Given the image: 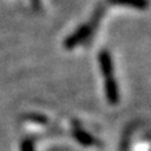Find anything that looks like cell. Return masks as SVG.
Listing matches in <instances>:
<instances>
[{
	"mask_svg": "<svg viewBox=\"0 0 151 151\" xmlns=\"http://www.w3.org/2000/svg\"><path fill=\"white\" fill-rule=\"evenodd\" d=\"M22 151H35V137L32 138H24L20 145Z\"/></svg>",
	"mask_w": 151,
	"mask_h": 151,
	"instance_id": "obj_6",
	"label": "cell"
},
{
	"mask_svg": "<svg viewBox=\"0 0 151 151\" xmlns=\"http://www.w3.org/2000/svg\"><path fill=\"white\" fill-rule=\"evenodd\" d=\"M98 60H99V67L104 76V92L107 102L110 104L115 106L119 103V90H118V83L114 78V63L112 58L109 51H100L98 54Z\"/></svg>",
	"mask_w": 151,
	"mask_h": 151,
	"instance_id": "obj_2",
	"label": "cell"
},
{
	"mask_svg": "<svg viewBox=\"0 0 151 151\" xmlns=\"http://www.w3.org/2000/svg\"><path fill=\"white\" fill-rule=\"evenodd\" d=\"M111 6H123L137 9H147L150 7L148 0H106Z\"/></svg>",
	"mask_w": 151,
	"mask_h": 151,
	"instance_id": "obj_4",
	"label": "cell"
},
{
	"mask_svg": "<svg viewBox=\"0 0 151 151\" xmlns=\"http://www.w3.org/2000/svg\"><path fill=\"white\" fill-rule=\"evenodd\" d=\"M106 9L107 8H106L104 3L98 4L95 11H94V14H92V16H91V19H90L86 24H83V26H80L79 28H76L70 36H67L66 39H64V43H63L64 48L72 50V48H75V47L80 46L82 43L87 42V40L95 34V31L98 29L100 20H102V17L104 16V14H106Z\"/></svg>",
	"mask_w": 151,
	"mask_h": 151,
	"instance_id": "obj_1",
	"label": "cell"
},
{
	"mask_svg": "<svg viewBox=\"0 0 151 151\" xmlns=\"http://www.w3.org/2000/svg\"><path fill=\"white\" fill-rule=\"evenodd\" d=\"M72 137L79 145L84 146V147H90V146H100V142L98 139H95L90 132H87L82 126L78 122L72 123Z\"/></svg>",
	"mask_w": 151,
	"mask_h": 151,
	"instance_id": "obj_3",
	"label": "cell"
},
{
	"mask_svg": "<svg viewBox=\"0 0 151 151\" xmlns=\"http://www.w3.org/2000/svg\"><path fill=\"white\" fill-rule=\"evenodd\" d=\"M24 118H26V120L36 123V124H48V119L44 115H40V114H27Z\"/></svg>",
	"mask_w": 151,
	"mask_h": 151,
	"instance_id": "obj_5",
	"label": "cell"
}]
</instances>
